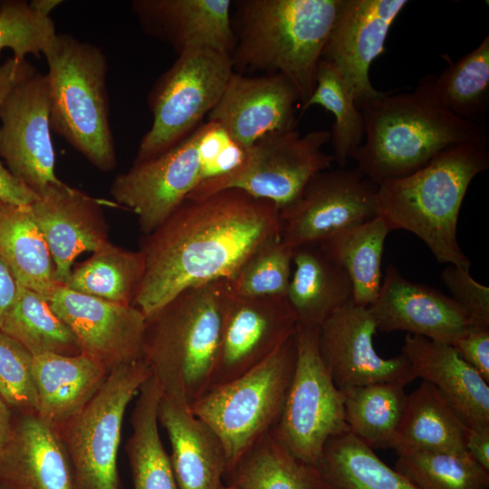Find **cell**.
Returning <instances> with one entry per match:
<instances>
[{
    "label": "cell",
    "mask_w": 489,
    "mask_h": 489,
    "mask_svg": "<svg viewBox=\"0 0 489 489\" xmlns=\"http://www.w3.org/2000/svg\"><path fill=\"white\" fill-rule=\"evenodd\" d=\"M316 468L327 489H417L350 431L328 440Z\"/></svg>",
    "instance_id": "1f68e13d"
},
{
    "label": "cell",
    "mask_w": 489,
    "mask_h": 489,
    "mask_svg": "<svg viewBox=\"0 0 489 489\" xmlns=\"http://www.w3.org/2000/svg\"><path fill=\"white\" fill-rule=\"evenodd\" d=\"M220 489H242L236 484H225Z\"/></svg>",
    "instance_id": "f5cc1de1"
},
{
    "label": "cell",
    "mask_w": 489,
    "mask_h": 489,
    "mask_svg": "<svg viewBox=\"0 0 489 489\" xmlns=\"http://www.w3.org/2000/svg\"><path fill=\"white\" fill-rule=\"evenodd\" d=\"M431 78L425 76L411 91H384L359 106L364 139L349 158L377 186L419 170L455 146L488 144L484 125L460 119L438 103Z\"/></svg>",
    "instance_id": "7a4b0ae2"
},
{
    "label": "cell",
    "mask_w": 489,
    "mask_h": 489,
    "mask_svg": "<svg viewBox=\"0 0 489 489\" xmlns=\"http://www.w3.org/2000/svg\"><path fill=\"white\" fill-rule=\"evenodd\" d=\"M405 387L382 382L342 391L349 431L373 450L390 448L404 410Z\"/></svg>",
    "instance_id": "d590c367"
},
{
    "label": "cell",
    "mask_w": 489,
    "mask_h": 489,
    "mask_svg": "<svg viewBox=\"0 0 489 489\" xmlns=\"http://www.w3.org/2000/svg\"><path fill=\"white\" fill-rule=\"evenodd\" d=\"M12 430L10 408L0 397V459L6 449Z\"/></svg>",
    "instance_id": "f907efd6"
},
{
    "label": "cell",
    "mask_w": 489,
    "mask_h": 489,
    "mask_svg": "<svg viewBox=\"0 0 489 489\" xmlns=\"http://www.w3.org/2000/svg\"><path fill=\"white\" fill-rule=\"evenodd\" d=\"M295 360L294 331L264 360L241 376L210 388L191 407V412L216 433L225 447V477L242 455L276 424Z\"/></svg>",
    "instance_id": "52a82bcc"
},
{
    "label": "cell",
    "mask_w": 489,
    "mask_h": 489,
    "mask_svg": "<svg viewBox=\"0 0 489 489\" xmlns=\"http://www.w3.org/2000/svg\"><path fill=\"white\" fill-rule=\"evenodd\" d=\"M330 140L331 132L324 129L303 136L296 129L268 135L247 149L244 162L235 171L201 182L187 198L197 200L239 189L273 203L281 211L313 176L331 168L334 158L322 150Z\"/></svg>",
    "instance_id": "8fae6325"
},
{
    "label": "cell",
    "mask_w": 489,
    "mask_h": 489,
    "mask_svg": "<svg viewBox=\"0 0 489 489\" xmlns=\"http://www.w3.org/2000/svg\"><path fill=\"white\" fill-rule=\"evenodd\" d=\"M198 132L201 182L228 175L243 165L247 149L237 143L219 123L207 120L198 127Z\"/></svg>",
    "instance_id": "7bdbcfd3"
},
{
    "label": "cell",
    "mask_w": 489,
    "mask_h": 489,
    "mask_svg": "<svg viewBox=\"0 0 489 489\" xmlns=\"http://www.w3.org/2000/svg\"><path fill=\"white\" fill-rule=\"evenodd\" d=\"M468 427L432 384L422 380L407 395L403 414L391 444L406 452H466Z\"/></svg>",
    "instance_id": "83f0119b"
},
{
    "label": "cell",
    "mask_w": 489,
    "mask_h": 489,
    "mask_svg": "<svg viewBox=\"0 0 489 489\" xmlns=\"http://www.w3.org/2000/svg\"><path fill=\"white\" fill-rule=\"evenodd\" d=\"M0 5H1V1H0Z\"/></svg>",
    "instance_id": "11a10c76"
},
{
    "label": "cell",
    "mask_w": 489,
    "mask_h": 489,
    "mask_svg": "<svg viewBox=\"0 0 489 489\" xmlns=\"http://www.w3.org/2000/svg\"><path fill=\"white\" fill-rule=\"evenodd\" d=\"M343 0H238L231 16L234 71L281 74L311 97L327 39Z\"/></svg>",
    "instance_id": "277c9868"
},
{
    "label": "cell",
    "mask_w": 489,
    "mask_h": 489,
    "mask_svg": "<svg viewBox=\"0 0 489 489\" xmlns=\"http://www.w3.org/2000/svg\"><path fill=\"white\" fill-rule=\"evenodd\" d=\"M0 484L9 489H76L72 462L59 431L25 414L0 459Z\"/></svg>",
    "instance_id": "603a6c76"
},
{
    "label": "cell",
    "mask_w": 489,
    "mask_h": 489,
    "mask_svg": "<svg viewBox=\"0 0 489 489\" xmlns=\"http://www.w3.org/2000/svg\"><path fill=\"white\" fill-rule=\"evenodd\" d=\"M314 105L334 116L330 142L334 160L340 168H344L350 152L363 141L364 121L352 90L340 72L322 59L317 67L314 90L302 110L304 111Z\"/></svg>",
    "instance_id": "74e56055"
},
{
    "label": "cell",
    "mask_w": 489,
    "mask_h": 489,
    "mask_svg": "<svg viewBox=\"0 0 489 489\" xmlns=\"http://www.w3.org/2000/svg\"><path fill=\"white\" fill-rule=\"evenodd\" d=\"M227 280L186 289L146 318L141 358L162 395L190 409L208 390L227 310Z\"/></svg>",
    "instance_id": "3957f363"
},
{
    "label": "cell",
    "mask_w": 489,
    "mask_h": 489,
    "mask_svg": "<svg viewBox=\"0 0 489 489\" xmlns=\"http://www.w3.org/2000/svg\"><path fill=\"white\" fill-rule=\"evenodd\" d=\"M279 236L280 211L270 201L239 189L187 198L143 236L145 271L132 305L148 318L186 289L230 281L261 244Z\"/></svg>",
    "instance_id": "6da1fadb"
},
{
    "label": "cell",
    "mask_w": 489,
    "mask_h": 489,
    "mask_svg": "<svg viewBox=\"0 0 489 489\" xmlns=\"http://www.w3.org/2000/svg\"><path fill=\"white\" fill-rule=\"evenodd\" d=\"M293 249L281 237L261 244L228 281L233 292L241 297L285 296L292 271Z\"/></svg>",
    "instance_id": "ab89813d"
},
{
    "label": "cell",
    "mask_w": 489,
    "mask_h": 489,
    "mask_svg": "<svg viewBox=\"0 0 489 489\" xmlns=\"http://www.w3.org/2000/svg\"><path fill=\"white\" fill-rule=\"evenodd\" d=\"M488 167V144L450 148L419 170L379 185V216L390 231L421 239L439 263L469 270L457 240L458 216L472 180Z\"/></svg>",
    "instance_id": "5b68a950"
},
{
    "label": "cell",
    "mask_w": 489,
    "mask_h": 489,
    "mask_svg": "<svg viewBox=\"0 0 489 489\" xmlns=\"http://www.w3.org/2000/svg\"><path fill=\"white\" fill-rule=\"evenodd\" d=\"M37 198L38 195L14 177L0 161V201L30 206Z\"/></svg>",
    "instance_id": "7dc6e473"
},
{
    "label": "cell",
    "mask_w": 489,
    "mask_h": 489,
    "mask_svg": "<svg viewBox=\"0 0 489 489\" xmlns=\"http://www.w3.org/2000/svg\"><path fill=\"white\" fill-rule=\"evenodd\" d=\"M0 331L33 356L43 353H80L72 331L53 312L49 300L20 285L13 302L0 321Z\"/></svg>",
    "instance_id": "e575fe53"
},
{
    "label": "cell",
    "mask_w": 489,
    "mask_h": 489,
    "mask_svg": "<svg viewBox=\"0 0 489 489\" xmlns=\"http://www.w3.org/2000/svg\"><path fill=\"white\" fill-rule=\"evenodd\" d=\"M285 298L298 325L319 329L334 311L352 301V286L319 244H306L293 249Z\"/></svg>",
    "instance_id": "4316f807"
},
{
    "label": "cell",
    "mask_w": 489,
    "mask_h": 489,
    "mask_svg": "<svg viewBox=\"0 0 489 489\" xmlns=\"http://www.w3.org/2000/svg\"><path fill=\"white\" fill-rule=\"evenodd\" d=\"M224 480L242 489H327L317 468L289 454L271 431L242 455Z\"/></svg>",
    "instance_id": "836d02e7"
},
{
    "label": "cell",
    "mask_w": 489,
    "mask_h": 489,
    "mask_svg": "<svg viewBox=\"0 0 489 489\" xmlns=\"http://www.w3.org/2000/svg\"><path fill=\"white\" fill-rule=\"evenodd\" d=\"M377 331L368 307L352 301L334 311L319 328L321 360L341 392L382 382L406 386L416 379L402 352L388 359L379 355L373 344Z\"/></svg>",
    "instance_id": "9a60e30c"
},
{
    "label": "cell",
    "mask_w": 489,
    "mask_h": 489,
    "mask_svg": "<svg viewBox=\"0 0 489 489\" xmlns=\"http://www.w3.org/2000/svg\"><path fill=\"white\" fill-rule=\"evenodd\" d=\"M368 309L378 331H403L449 345L476 325L450 296L408 281L393 264L386 267L379 294Z\"/></svg>",
    "instance_id": "ffe728a7"
},
{
    "label": "cell",
    "mask_w": 489,
    "mask_h": 489,
    "mask_svg": "<svg viewBox=\"0 0 489 489\" xmlns=\"http://www.w3.org/2000/svg\"><path fill=\"white\" fill-rule=\"evenodd\" d=\"M298 103L297 91L281 74L234 72L207 120L219 123L248 149L268 135L296 129Z\"/></svg>",
    "instance_id": "d6986e66"
},
{
    "label": "cell",
    "mask_w": 489,
    "mask_h": 489,
    "mask_svg": "<svg viewBox=\"0 0 489 489\" xmlns=\"http://www.w3.org/2000/svg\"><path fill=\"white\" fill-rule=\"evenodd\" d=\"M37 415L58 431L96 393L110 370L84 354L33 356Z\"/></svg>",
    "instance_id": "484cf974"
},
{
    "label": "cell",
    "mask_w": 489,
    "mask_h": 489,
    "mask_svg": "<svg viewBox=\"0 0 489 489\" xmlns=\"http://www.w3.org/2000/svg\"><path fill=\"white\" fill-rule=\"evenodd\" d=\"M432 75L433 94L438 103L455 116L481 123L489 105V37L472 51Z\"/></svg>",
    "instance_id": "8d00e7d4"
},
{
    "label": "cell",
    "mask_w": 489,
    "mask_h": 489,
    "mask_svg": "<svg viewBox=\"0 0 489 489\" xmlns=\"http://www.w3.org/2000/svg\"><path fill=\"white\" fill-rule=\"evenodd\" d=\"M62 3L61 0H32L31 7L43 16H50L51 12Z\"/></svg>",
    "instance_id": "816d5d0a"
},
{
    "label": "cell",
    "mask_w": 489,
    "mask_h": 489,
    "mask_svg": "<svg viewBox=\"0 0 489 489\" xmlns=\"http://www.w3.org/2000/svg\"><path fill=\"white\" fill-rule=\"evenodd\" d=\"M33 355L0 331V397L9 408L37 414Z\"/></svg>",
    "instance_id": "b9f144b4"
},
{
    "label": "cell",
    "mask_w": 489,
    "mask_h": 489,
    "mask_svg": "<svg viewBox=\"0 0 489 489\" xmlns=\"http://www.w3.org/2000/svg\"><path fill=\"white\" fill-rule=\"evenodd\" d=\"M296 324L285 296L248 298L234 293L210 388L234 379L264 360L294 333Z\"/></svg>",
    "instance_id": "ac0fdd59"
},
{
    "label": "cell",
    "mask_w": 489,
    "mask_h": 489,
    "mask_svg": "<svg viewBox=\"0 0 489 489\" xmlns=\"http://www.w3.org/2000/svg\"><path fill=\"white\" fill-rule=\"evenodd\" d=\"M198 138L197 127L160 155L134 162L112 181L110 196L136 214L143 235L159 226L202 181Z\"/></svg>",
    "instance_id": "4fadbf2b"
},
{
    "label": "cell",
    "mask_w": 489,
    "mask_h": 489,
    "mask_svg": "<svg viewBox=\"0 0 489 489\" xmlns=\"http://www.w3.org/2000/svg\"><path fill=\"white\" fill-rule=\"evenodd\" d=\"M0 489H9V488H7L6 486H5L3 484H0Z\"/></svg>",
    "instance_id": "db71d44e"
},
{
    "label": "cell",
    "mask_w": 489,
    "mask_h": 489,
    "mask_svg": "<svg viewBox=\"0 0 489 489\" xmlns=\"http://www.w3.org/2000/svg\"><path fill=\"white\" fill-rule=\"evenodd\" d=\"M35 73L34 67L27 60L12 56L0 64V110L13 90Z\"/></svg>",
    "instance_id": "bcb514c9"
},
{
    "label": "cell",
    "mask_w": 489,
    "mask_h": 489,
    "mask_svg": "<svg viewBox=\"0 0 489 489\" xmlns=\"http://www.w3.org/2000/svg\"><path fill=\"white\" fill-rule=\"evenodd\" d=\"M230 0H134L131 9L143 31L180 54L210 48L232 55L235 34Z\"/></svg>",
    "instance_id": "7402d4cb"
},
{
    "label": "cell",
    "mask_w": 489,
    "mask_h": 489,
    "mask_svg": "<svg viewBox=\"0 0 489 489\" xmlns=\"http://www.w3.org/2000/svg\"><path fill=\"white\" fill-rule=\"evenodd\" d=\"M144 271L145 258L140 250H126L108 241L72 268L64 285L86 295L132 305Z\"/></svg>",
    "instance_id": "d6a6232c"
},
{
    "label": "cell",
    "mask_w": 489,
    "mask_h": 489,
    "mask_svg": "<svg viewBox=\"0 0 489 489\" xmlns=\"http://www.w3.org/2000/svg\"><path fill=\"white\" fill-rule=\"evenodd\" d=\"M389 232L387 223L379 216L319 244L348 275L352 302L357 305L369 307L379 294L385 240Z\"/></svg>",
    "instance_id": "4dcf8cb0"
},
{
    "label": "cell",
    "mask_w": 489,
    "mask_h": 489,
    "mask_svg": "<svg viewBox=\"0 0 489 489\" xmlns=\"http://www.w3.org/2000/svg\"><path fill=\"white\" fill-rule=\"evenodd\" d=\"M402 353L415 378L434 385L468 428L489 427V385L452 345L407 333Z\"/></svg>",
    "instance_id": "cb8c5ba5"
},
{
    "label": "cell",
    "mask_w": 489,
    "mask_h": 489,
    "mask_svg": "<svg viewBox=\"0 0 489 489\" xmlns=\"http://www.w3.org/2000/svg\"><path fill=\"white\" fill-rule=\"evenodd\" d=\"M452 347L489 383V326L470 327L455 340Z\"/></svg>",
    "instance_id": "f6af8a7d"
},
{
    "label": "cell",
    "mask_w": 489,
    "mask_h": 489,
    "mask_svg": "<svg viewBox=\"0 0 489 489\" xmlns=\"http://www.w3.org/2000/svg\"><path fill=\"white\" fill-rule=\"evenodd\" d=\"M51 130L101 171L116 166L102 50L68 34H57L44 52Z\"/></svg>",
    "instance_id": "8992f818"
},
{
    "label": "cell",
    "mask_w": 489,
    "mask_h": 489,
    "mask_svg": "<svg viewBox=\"0 0 489 489\" xmlns=\"http://www.w3.org/2000/svg\"><path fill=\"white\" fill-rule=\"evenodd\" d=\"M158 418L169 440V457L178 489H220L226 455L216 433L190 409L163 395Z\"/></svg>",
    "instance_id": "d4e9b609"
},
{
    "label": "cell",
    "mask_w": 489,
    "mask_h": 489,
    "mask_svg": "<svg viewBox=\"0 0 489 489\" xmlns=\"http://www.w3.org/2000/svg\"><path fill=\"white\" fill-rule=\"evenodd\" d=\"M407 0H343L321 59L331 62L353 91L357 106L384 91L369 79L372 62L384 52L393 23Z\"/></svg>",
    "instance_id": "e0dca14e"
},
{
    "label": "cell",
    "mask_w": 489,
    "mask_h": 489,
    "mask_svg": "<svg viewBox=\"0 0 489 489\" xmlns=\"http://www.w3.org/2000/svg\"><path fill=\"white\" fill-rule=\"evenodd\" d=\"M161 397V389L151 375L141 386L130 415L131 434L125 450L134 489H178L158 430Z\"/></svg>",
    "instance_id": "f546056e"
},
{
    "label": "cell",
    "mask_w": 489,
    "mask_h": 489,
    "mask_svg": "<svg viewBox=\"0 0 489 489\" xmlns=\"http://www.w3.org/2000/svg\"><path fill=\"white\" fill-rule=\"evenodd\" d=\"M379 216L376 184L357 168L325 169L280 211L281 239L292 249L319 244Z\"/></svg>",
    "instance_id": "7c38bea8"
},
{
    "label": "cell",
    "mask_w": 489,
    "mask_h": 489,
    "mask_svg": "<svg viewBox=\"0 0 489 489\" xmlns=\"http://www.w3.org/2000/svg\"><path fill=\"white\" fill-rule=\"evenodd\" d=\"M30 208L49 247L59 285L66 283L81 254L109 241L100 202L62 180L48 187Z\"/></svg>",
    "instance_id": "44dd1931"
},
{
    "label": "cell",
    "mask_w": 489,
    "mask_h": 489,
    "mask_svg": "<svg viewBox=\"0 0 489 489\" xmlns=\"http://www.w3.org/2000/svg\"><path fill=\"white\" fill-rule=\"evenodd\" d=\"M17 290V282L9 268L0 258V321L13 302Z\"/></svg>",
    "instance_id": "681fc988"
},
{
    "label": "cell",
    "mask_w": 489,
    "mask_h": 489,
    "mask_svg": "<svg viewBox=\"0 0 489 489\" xmlns=\"http://www.w3.org/2000/svg\"><path fill=\"white\" fill-rule=\"evenodd\" d=\"M319 329L296 324V360L281 415L271 433L293 457L317 466L328 440L349 431L342 392L319 350Z\"/></svg>",
    "instance_id": "30bf717a"
},
{
    "label": "cell",
    "mask_w": 489,
    "mask_h": 489,
    "mask_svg": "<svg viewBox=\"0 0 489 489\" xmlns=\"http://www.w3.org/2000/svg\"><path fill=\"white\" fill-rule=\"evenodd\" d=\"M465 450L476 463L489 471V427L469 428Z\"/></svg>",
    "instance_id": "c3c4849f"
},
{
    "label": "cell",
    "mask_w": 489,
    "mask_h": 489,
    "mask_svg": "<svg viewBox=\"0 0 489 489\" xmlns=\"http://www.w3.org/2000/svg\"><path fill=\"white\" fill-rule=\"evenodd\" d=\"M48 300L72 331L80 352L108 370L141 359L146 317L135 306L86 295L65 285H59Z\"/></svg>",
    "instance_id": "2e32d148"
},
{
    "label": "cell",
    "mask_w": 489,
    "mask_h": 489,
    "mask_svg": "<svg viewBox=\"0 0 489 489\" xmlns=\"http://www.w3.org/2000/svg\"><path fill=\"white\" fill-rule=\"evenodd\" d=\"M394 469L417 489L489 487V471L467 452H406L398 455Z\"/></svg>",
    "instance_id": "f35d334b"
},
{
    "label": "cell",
    "mask_w": 489,
    "mask_h": 489,
    "mask_svg": "<svg viewBox=\"0 0 489 489\" xmlns=\"http://www.w3.org/2000/svg\"><path fill=\"white\" fill-rule=\"evenodd\" d=\"M234 72L231 55L214 49L197 48L178 54L149 93L153 120L134 162L160 155L199 127Z\"/></svg>",
    "instance_id": "9c48e42d"
},
{
    "label": "cell",
    "mask_w": 489,
    "mask_h": 489,
    "mask_svg": "<svg viewBox=\"0 0 489 489\" xmlns=\"http://www.w3.org/2000/svg\"><path fill=\"white\" fill-rule=\"evenodd\" d=\"M0 157L6 168L38 196L60 181L51 138L45 74L19 83L0 110Z\"/></svg>",
    "instance_id": "5bb4252c"
},
{
    "label": "cell",
    "mask_w": 489,
    "mask_h": 489,
    "mask_svg": "<svg viewBox=\"0 0 489 489\" xmlns=\"http://www.w3.org/2000/svg\"><path fill=\"white\" fill-rule=\"evenodd\" d=\"M0 258L22 287L49 299L59 286L49 247L30 206L0 201Z\"/></svg>",
    "instance_id": "f1b7e54d"
},
{
    "label": "cell",
    "mask_w": 489,
    "mask_h": 489,
    "mask_svg": "<svg viewBox=\"0 0 489 489\" xmlns=\"http://www.w3.org/2000/svg\"><path fill=\"white\" fill-rule=\"evenodd\" d=\"M57 35L50 16L35 12L29 2L5 0L0 5V54L5 49L17 60L43 55Z\"/></svg>",
    "instance_id": "60d3db41"
},
{
    "label": "cell",
    "mask_w": 489,
    "mask_h": 489,
    "mask_svg": "<svg viewBox=\"0 0 489 489\" xmlns=\"http://www.w3.org/2000/svg\"><path fill=\"white\" fill-rule=\"evenodd\" d=\"M441 279L451 298L462 307L476 325L489 326V287L475 280L469 270L448 264Z\"/></svg>",
    "instance_id": "ee69618b"
},
{
    "label": "cell",
    "mask_w": 489,
    "mask_h": 489,
    "mask_svg": "<svg viewBox=\"0 0 489 489\" xmlns=\"http://www.w3.org/2000/svg\"><path fill=\"white\" fill-rule=\"evenodd\" d=\"M151 375L142 358L114 367L90 400L59 429L76 489H121L118 453L124 417Z\"/></svg>",
    "instance_id": "ba28073f"
}]
</instances>
